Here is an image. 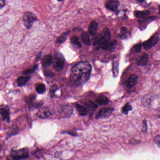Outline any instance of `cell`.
<instances>
[{
  "mask_svg": "<svg viewBox=\"0 0 160 160\" xmlns=\"http://www.w3.org/2000/svg\"><path fill=\"white\" fill-rule=\"evenodd\" d=\"M92 66L88 62H81L76 64L72 70L71 79L77 85H82L88 80Z\"/></svg>",
  "mask_w": 160,
  "mask_h": 160,
  "instance_id": "6da1fadb",
  "label": "cell"
},
{
  "mask_svg": "<svg viewBox=\"0 0 160 160\" xmlns=\"http://www.w3.org/2000/svg\"><path fill=\"white\" fill-rule=\"evenodd\" d=\"M111 38V32L107 28H104L101 33L96 35L92 39L93 44L96 48H99L105 43L110 41Z\"/></svg>",
  "mask_w": 160,
  "mask_h": 160,
  "instance_id": "7a4b0ae2",
  "label": "cell"
},
{
  "mask_svg": "<svg viewBox=\"0 0 160 160\" xmlns=\"http://www.w3.org/2000/svg\"><path fill=\"white\" fill-rule=\"evenodd\" d=\"M65 60L63 55L60 53H56L54 58H53L52 63L54 70L57 72H60L63 69L65 65Z\"/></svg>",
  "mask_w": 160,
  "mask_h": 160,
  "instance_id": "3957f363",
  "label": "cell"
},
{
  "mask_svg": "<svg viewBox=\"0 0 160 160\" xmlns=\"http://www.w3.org/2000/svg\"><path fill=\"white\" fill-rule=\"evenodd\" d=\"M23 23L27 28H31L34 22L38 21L37 16L33 13L27 12L24 14L23 17Z\"/></svg>",
  "mask_w": 160,
  "mask_h": 160,
  "instance_id": "277c9868",
  "label": "cell"
},
{
  "mask_svg": "<svg viewBox=\"0 0 160 160\" xmlns=\"http://www.w3.org/2000/svg\"><path fill=\"white\" fill-rule=\"evenodd\" d=\"M29 157V150L24 148L17 150H12L11 152V158L15 160L25 159Z\"/></svg>",
  "mask_w": 160,
  "mask_h": 160,
  "instance_id": "5b68a950",
  "label": "cell"
},
{
  "mask_svg": "<svg viewBox=\"0 0 160 160\" xmlns=\"http://www.w3.org/2000/svg\"><path fill=\"white\" fill-rule=\"evenodd\" d=\"M159 41V37L158 34H155L152 36L148 41L144 42L143 43V46L145 49H149L155 45Z\"/></svg>",
  "mask_w": 160,
  "mask_h": 160,
  "instance_id": "8992f818",
  "label": "cell"
},
{
  "mask_svg": "<svg viewBox=\"0 0 160 160\" xmlns=\"http://www.w3.org/2000/svg\"><path fill=\"white\" fill-rule=\"evenodd\" d=\"M73 109L70 105H64L61 107L58 110L59 115L62 118L69 117L72 114Z\"/></svg>",
  "mask_w": 160,
  "mask_h": 160,
  "instance_id": "52a82bcc",
  "label": "cell"
},
{
  "mask_svg": "<svg viewBox=\"0 0 160 160\" xmlns=\"http://www.w3.org/2000/svg\"><path fill=\"white\" fill-rule=\"evenodd\" d=\"M114 108L104 107L100 109L96 116V119L104 118L110 116L114 111Z\"/></svg>",
  "mask_w": 160,
  "mask_h": 160,
  "instance_id": "ba28073f",
  "label": "cell"
},
{
  "mask_svg": "<svg viewBox=\"0 0 160 160\" xmlns=\"http://www.w3.org/2000/svg\"><path fill=\"white\" fill-rule=\"evenodd\" d=\"M138 80V76L135 74H132L127 80L126 87L128 88H132L137 84Z\"/></svg>",
  "mask_w": 160,
  "mask_h": 160,
  "instance_id": "9c48e42d",
  "label": "cell"
},
{
  "mask_svg": "<svg viewBox=\"0 0 160 160\" xmlns=\"http://www.w3.org/2000/svg\"><path fill=\"white\" fill-rule=\"evenodd\" d=\"M51 110L48 108H44L39 110L37 113V116L41 118H47L52 116Z\"/></svg>",
  "mask_w": 160,
  "mask_h": 160,
  "instance_id": "30bf717a",
  "label": "cell"
},
{
  "mask_svg": "<svg viewBox=\"0 0 160 160\" xmlns=\"http://www.w3.org/2000/svg\"><path fill=\"white\" fill-rule=\"evenodd\" d=\"M152 101V96L148 94L144 95L141 99V103L147 108H150L151 106Z\"/></svg>",
  "mask_w": 160,
  "mask_h": 160,
  "instance_id": "8fae6325",
  "label": "cell"
},
{
  "mask_svg": "<svg viewBox=\"0 0 160 160\" xmlns=\"http://www.w3.org/2000/svg\"><path fill=\"white\" fill-rule=\"evenodd\" d=\"M119 5V2L118 1H110L106 4V8L109 11L116 12Z\"/></svg>",
  "mask_w": 160,
  "mask_h": 160,
  "instance_id": "7c38bea8",
  "label": "cell"
},
{
  "mask_svg": "<svg viewBox=\"0 0 160 160\" xmlns=\"http://www.w3.org/2000/svg\"><path fill=\"white\" fill-rule=\"evenodd\" d=\"M117 45V42L116 40L109 41L105 43L102 45V48L104 50H110L115 48Z\"/></svg>",
  "mask_w": 160,
  "mask_h": 160,
  "instance_id": "4fadbf2b",
  "label": "cell"
},
{
  "mask_svg": "<svg viewBox=\"0 0 160 160\" xmlns=\"http://www.w3.org/2000/svg\"><path fill=\"white\" fill-rule=\"evenodd\" d=\"M98 29V24L96 21H92L89 27L88 32L90 35H95Z\"/></svg>",
  "mask_w": 160,
  "mask_h": 160,
  "instance_id": "5bb4252c",
  "label": "cell"
},
{
  "mask_svg": "<svg viewBox=\"0 0 160 160\" xmlns=\"http://www.w3.org/2000/svg\"><path fill=\"white\" fill-rule=\"evenodd\" d=\"M53 57L51 55H47L42 61V65L44 68H48L52 64Z\"/></svg>",
  "mask_w": 160,
  "mask_h": 160,
  "instance_id": "9a60e30c",
  "label": "cell"
},
{
  "mask_svg": "<svg viewBox=\"0 0 160 160\" xmlns=\"http://www.w3.org/2000/svg\"><path fill=\"white\" fill-rule=\"evenodd\" d=\"M96 102L100 105H107L109 102V100L105 95L101 94L96 99Z\"/></svg>",
  "mask_w": 160,
  "mask_h": 160,
  "instance_id": "2e32d148",
  "label": "cell"
},
{
  "mask_svg": "<svg viewBox=\"0 0 160 160\" xmlns=\"http://www.w3.org/2000/svg\"><path fill=\"white\" fill-rule=\"evenodd\" d=\"M76 108L78 114L81 116H87L88 114L89 111L88 108L79 104L77 103L76 105Z\"/></svg>",
  "mask_w": 160,
  "mask_h": 160,
  "instance_id": "e0dca14e",
  "label": "cell"
},
{
  "mask_svg": "<svg viewBox=\"0 0 160 160\" xmlns=\"http://www.w3.org/2000/svg\"><path fill=\"white\" fill-rule=\"evenodd\" d=\"M0 115L1 116L3 121H5L7 122H9L10 117L8 109L5 108H1L0 109Z\"/></svg>",
  "mask_w": 160,
  "mask_h": 160,
  "instance_id": "ac0fdd59",
  "label": "cell"
},
{
  "mask_svg": "<svg viewBox=\"0 0 160 160\" xmlns=\"http://www.w3.org/2000/svg\"><path fill=\"white\" fill-rule=\"evenodd\" d=\"M30 78L31 77H19L17 79L18 85L19 87L25 86Z\"/></svg>",
  "mask_w": 160,
  "mask_h": 160,
  "instance_id": "d6986e66",
  "label": "cell"
},
{
  "mask_svg": "<svg viewBox=\"0 0 160 160\" xmlns=\"http://www.w3.org/2000/svg\"><path fill=\"white\" fill-rule=\"evenodd\" d=\"M71 42L76 48H79L82 47V44L80 42L79 38L78 36H72L71 38Z\"/></svg>",
  "mask_w": 160,
  "mask_h": 160,
  "instance_id": "ffe728a7",
  "label": "cell"
},
{
  "mask_svg": "<svg viewBox=\"0 0 160 160\" xmlns=\"http://www.w3.org/2000/svg\"><path fill=\"white\" fill-rule=\"evenodd\" d=\"M70 32H71V31H69L64 32L63 34H62V35L57 39V42H56L57 43L58 45H60L66 41V40H67V37H68L69 34H70Z\"/></svg>",
  "mask_w": 160,
  "mask_h": 160,
  "instance_id": "44dd1931",
  "label": "cell"
},
{
  "mask_svg": "<svg viewBox=\"0 0 160 160\" xmlns=\"http://www.w3.org/2000/svg\"><path fill=\"white\" fill-rule=\"evenodd\" d=\"M149 56L147 54H144L143 56H141L140 58L138 61L137 64L139 66L145 65L147 64L148 59Z\"/></svg>",
  "mask_w": 160,
  "mask_h": 160,
  "instance_id": "7402d4cb",
  "label": "cell"
},
{
  "mask_svg": "<svg viewBox=\"0 0 160 160\" xmlns=\"http://www.w3.org/2000/svg\"><path fill=\"white\" fill-rule=\"evenodd\" d=\"M81 40L87 46H89L91 44L90 39L88 32H84L81 35Z\"/></svg>",
  "mask_w": 160,
  "mask_h": 160,
  "instance_id": "603a6c76",
  "label": "cell"
},
{
  "mask_svg": "<svg viewBox=\"0 0 160 160\" xmlns=\"http://www.w3.org/2000/svg\"><path fill=\"white\" fill-rule=\"evenodd\" d=\"M150 12L148 11H138L135 12V16L137 18H141L149 15Z\"/></svg>",
  "mask_w": 160,
  "mask_h": 160,
  "instance_id": "cb8c5ba5",
  "label": "cell"
},
{
  "mask_svg": "<svg viewBox=\"0 0 160 160\" xmlns=\"http://www.w3.org/2000/svg\"><path fill=\"white\" fill-rule=\"evenodd\" d=\"M36 92L39 94H43L46 91V88L44 84L42 83H39L36 87Z\"/></svg>",
  "mask_w": 160,
  "mask_h": 160,
  "instance_id": "d4e9b609",
  "label": "cell"
},
{
  "mask_svg": "<svg viewBox=\"0 0 160 160\" xmlns=\"http://www.w3.org/2000/svg\"><path fill=\"white\" fill-rule=\"evenodd\" d=\"M112 70H113L114 77H117L119 73V63L118 61H115L113 62Z\"/></svg>",
  "mask_w": 160,
  "mask_h": 160,
  "instance_id": "484cf974",
  "label": "cell"
},
{
  "mask_svg": "<svg viewBox=\"0 0 160 160\" xmlns=\"http://www.w3.org/2000/svg\"><path fill=\"white\" fill-rule=\"evenodd\" d=\"M132 109V105L129 102H128L122 108V114L127 115L129 111H131Z\"/></svg>",
  "mask_w": 160,
  "mask_h": 160,
  "instance_id": "4316f807",
  "label": "cell"
},
{
  "mask_svg": "<svg viewBox=\"0 0 160 160\" xmlns=\"http://www.w3.org/2000/svg\"><path fill=\"white\" fill-rule=\"evenodd\" d=\"M119 37L121 39H126L127 37V29L126 28H122L120 29L119 34Z\"/></svg>",
  "mask_w": 160,
  "mask_h": 160,
  "instance_id": "83f0119b",
  "label": "cell"
},
{
  "mask_svg": "<svg viewBox=\"0 0 160 160\" xmlns=\"http://www.w3.org/2000/svg\"><path fill=\"white\" fill-rule=\"evenodd\" d=\"M38 65H35V66H34L33 68H32V69H29V70L23 72V74H32V73L34 72L35 71L37 70V68H38Z\"/></svg>",
  "mask_w": 160,
  "mask_h": 160,
  "instance_id": "f1b7e54d",
  "label": "cell"
},
{
  "mask_svg": "<svg viewBox=\"0 0 160 160\" xmlns=\"http://www.w3.org/2000/svg\"><path fill=\"white\" fill-rule=\"evenodd\" d=\"M142 46V43H138L135 45L133 47L135 52L137 53H139L141 51Z\"/></svg>",
  "mask_w": 160,
  "mask_h": 160,
  "instance_id": "f546056e",
  "label": "cell"
},
{
  "mask_svg": "<svg viewBox=\"0 0 160 160\" xmlns=\"http://www.w3.org/2000/svg\"><path fill=\"white\" fill-rule=\"evenodd\" d=\"M148 130V124H147V122L146 120H144L143 122V127H142V132H147Z\"/></svg>",
  "mask_w": 160,
  "mask_h": 160,
  "instance_id": "4dcf8cb0",
  "label": "cell"
},
{
  "mask_svg": "<svg viewBox=\"0 0 160 160\" xmlns=\"http://www.w3.org/2000/svg\"><path fill=\"white\" fill-rule=\"evenodd\" d=\"M58 90V88L56 85L52 86L50 90V92L51 95H53Z\"/></svg>",
  "mask_w": 160,
  "mask_h": 160,
  "instance_id": "1f68e13d",
  "label": "cell"
},
{
  "mask_svg": "<svg viewBox=\"0 0 160 160\" xmlns=\"http://www.w3.org/2000/svg\"><path fill=\"white\" fill-rule=\"evenodd\" d=\"M154 142H155L156 145H157L158 148H160V135H157L155 137L154 139Z\"/></svg>",
  "mask_w": 160,
  "mask_h": 160,
  "instance_id": "d6a6232c",
  "label": "cell"
},
{
  "mask_svg": "<svg viewBox=\"0 0 160 160\" xmlns=\"http://www.w3.org/2000/svg\"><path fill=\"white\" fill-rule=\"evenodd\" d=\"M45 75L46 76L48 77L52 78L53 77V76H54V73L51 72V71H45Z\"/></svg>",
  "mask_w": 160,
  "mask_h": 160,
  "instance_id": "836d02e7",
  "label": "cell"
},
{
  "mask_svg": "<svg viewBox=\"0 0 160 160\" xmlns=\"http://www.w3.org/2000/svg\"><path fill=\"white\" fill-rule=\"evenodd\" d=\"M140 141H138V140H136L135 139H132L130 140V143L131 144H138Z\"/></svg>",
  "mask_w": 160,
  "mask_h": 160,
  "instance_id": "e575fe53",
  "label": "cell"
},
{
  "mask_svg": "<svg viewBox=\"0 0 160 160\" xmlns=\"http://www.w3.org/2000/svg\"><path fill=\"white\" fill-rule=\"evenodd\" d=\"M5 5V1H0V9L1 8H3Z\"/></svg>",
  "mask_w": 160,
  "mask_h": 160,
  "instance_id": "d590c367",
  "label": "cell"
},
{
  "mask_svg": "<svg viewBox=\"0 0 160 160\" xmlns=\"http://www.w3.org/2000/svg\"><path fill=\"white\" fill-rule=\"evenodd\" d=\"M6 160H14V159H12V158H11V159H10V158H7V159H6Z\"/></svg>",
  "mask_w": 160,
  "mask_h": 160,
  "instance_id": "8d00e7d4",
  "label": "cell"
},
{
  "mask_svg": "<svg viewBox=\"0 0 160 160\" xmlns=\"http://www.w3.org/2000/svg\"><path fill=\"white\" fill-rule=\"evenodd\" d=\"M1 146L0 145V151H1Z\"/></svg>",
  "mask_w": 160,
  "mask_h": 160,
  "instance_id": "74e56055",
  "label": "cell"
}]
</instances>
